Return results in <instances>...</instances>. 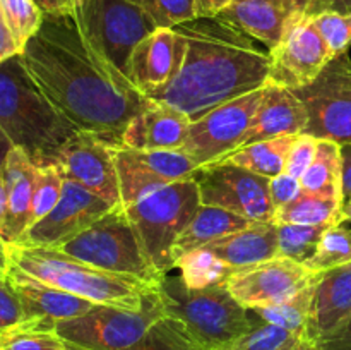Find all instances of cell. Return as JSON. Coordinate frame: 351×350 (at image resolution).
<instances>
[{
	"label": "cell",
	"mask_w": 351,
	"mask_h": 350,
	"mask_svg": "<svg viewBox=\"0 0 351 350\" xmlns=\"http://www.w3.org/2000/svg\"><path fill=\"white\" fill-rule=\"evenodd\" d=\"M21 64L51 105L79 130L120 146L122 132L149 98L93 43L74 16L45 14Z\"/></svg>",
	"instance_id": "1"
},
{
	"label": "cell",
	"mask_w": 351,
	"mask_h": 350,
	"mask_svg": "<svg viewBox=\"0 0 351 350\" xmlns=\"http://www.w3.org/2000/svg\"><path fill=\"white\" fill-rule=\"evenodd\" d=\"M173 30L184 40L180 71L151 100L175 106L194 122L216 106L266 86L269 54L235 24L218 16L197 17Z\"/></svg>",
	"instance_id": "2"
},
{
	"label": "cell",
	"mask_w": 351,
	"mask_h": 350,
	"mask_svg": "<svg viewBox=\"0 0 351 350\" xmlns=\"http://www.w3.org/2000/svg\"><path fill=\"white\" fill-rule=\"evenodd\" d=\"M0 127L36 167L53 165L60 148L79 132L29 78L19 55L0 64Z\"/></svg>",
	"instance_id": "3"
},
{
	"label": "cell",
	"mask_w": 351,
	"mask_h": 350,
	"mask_svg": "<svg viewBox=\"0 0 351 350\" xmlns=\"http://www.w3.org/2000/svg\"><path fill=\"white\" fill-rule=\"evenodd\" d=\"M156 290L165 316L180 326L195 350H232L252 326L249 309L226 285L191 288L180 275H165Z\"/></svg>",
	"instance_id": "4"
},
{
	"label": "cell",
	"mask_w": 351,
	"mask_h": 350,
	"mask_svg": "<svg viewBox=\"0 0 351 350\" xmlns=\"http://www.w3.org/2000/svg\"><path fill=\"white\" fill-rule=\"evenodd\" d=\"M10 263L31 277L95 304L139 309L153 285L110 273L51 247L7 244Z\"/></svg>",
	"instance_id": "5"
},
{
	"label": "cell",
	"mask_w": 351,
	"mask_h": 350,
	"mask_svg": "<svg viewBox=\"0 0 351 350\" xmlns=\"http://www.w3.org/2000/svg\"><path fill=\"white\" fill-rule=\"evenodd\" d=\"M199 206L197 182L187 178L156 189L123 208L151 264L161 277L173 270V247Z\"/></svg>",
	"instance_id": "6"
},
{
	"label": "cell",
	"mask_w": 351,
	"mask_h": 350,
	"mask_svg": "<svg viewBox=\"0 0 351 350\" xmlns=\"http://www.w3.org/2000/svg\"><path fill=\"white\" fill-rule=\"evenodd\" d=\"M60 253L123 277L158 287L161 277L151 264L136 229L123 208H113L91 226L57 247Z\"/></svg>",
	"instance_id": "7"
},
{
	"label": "cell",
	"mask_w": 351,
	"mask_h": 350,
	"mask_svg": "<svg viewBox=\"0 0 351 350\" xmlns=\"http://www.w3.org/2000/svg\"><path fill=\"white\" fill-rule=\"evenodd\" d=\"M163 318L160 295L153 288L139 309L95 304L86 314L57 323L55 333L84 350H123L143 340Z\"/></svg>",
	"instance_id": "8"
},
{
	"label": "cell",
	"mask_w": 351,
	"mask_h": 350,
	"mask_svg": "<svg viewBox=\"0 0 351 350\" xmlns=\"http://www.w3.org/2000/svg\"><path fill=\"white\" fill-rule=\"evenodd\" d=\"M75 19L125 75L134 48L156 30L143 5L132 0H89L77 5Z\"/></svg>",
	"instance_id": "9"
},
{
	"label": "cell",
	"mask_w": 351,
	"mask_h": 350,
	"mask_svg": "<svg viewBox=\"0 0 351 350\" xmlns=\"http://www.w3.org/2000/svg\"><path fill=\"white\" fill-rule=\"evenodd\" d=\"M307 108L304 134L351 144V60L348 54L332 58L308 86L295 91Z\"/></svg>",
	"instance_id": "10"
},
{
	"label": "cell",
	"mask_w": 351,
	"mask_h": 350,
	"mask_svg": "<svg viewBox=\"0 0 351 350\" xmlns=\"http://www.w3.org/2000/svg\"><path fill=\"white\" fill-rule=\"evenodd\" d=\"M261 96L263 88L223 103L191 122L182 151L201 168L219 163L233 151L240 150L245 144Z\"/></svg>",
	"instance_id": "11"
},
{
	"label": "cell",
	"mask_w": 351,
	"mask_h": 350,
	"mask_svg": "<svg viewBox=\"0 0 351 350\" xmlns=\"http://www.w3.org/2000/svg\"><path fill=\"white\" fill-rule=\"evenodd\" d=\"M201 205L226 209L249 222H273L274 208L269 194L271 178L233 163H213L197 168Z\"/></svg>",
	"instance_id": "12"
},
{
	"label": "cell",
	"mask_w": 351,
	"mask_h": 350,
	"mask_svg": "<svg viewBox=\"0 0 351 350\" xmlns=\"http://www.w3.org/2000/svg\"><path fill=\"white\" fill-rule=\"evenodd\" d=\"M267 54L269 72L266 84L291 91L311 84L335 58L305 10L291 21L280 43Z\"/></svg>",
	"instance_id": "13"
},
{
	"label": "cell",
	"mask_w": 351,
	"mask_h": 350,
	"mask_svg": "<svg viewBox=\"0 0 351 350\" xmlns=\"http://www.w3.org/2000/svg\"><path fill=\"white\" fill-rule=\"evenodd\" d=\"M122 206L134 205L156 189L194 178L197 165L182 150H129L115 146Z\"/></svg>",
	"instance_id": "14"
},
{
	"label": "cell",
	"mask_w": 351,
	"mask_h": 350,
	"mask_svg": "<svg viewBox=\"0 0 351 350\" xmlns=\"http://www.w3.org/2000/svg\"><path fill=\"white\" fill-rule=\"evenodd\" d=\"M53 165L64 178L77 182L110 202L113 208H123L115 163V146L103 137L79 130L60 148Z\"/></svg>",
	"instance_id": "15"
},
{
	"label": "cell",
	"mask_w": 351,
	"mask_h": 350,
	"mask_svg": "<svg viewBox=\"0 0 351 350\" xmlns=\"http://www.w3.org/2000/svg\"><path fill=\"white\" fill-rule=\"evenodd\" d=\"M305 264L287 257H274L266 263L237 270L226 281L230 294L245 309L280 304L319 278Z\"/></svg>",
	"instance_id": "16"
},
{
	"label": "cell",
	"mask_w": 351,
	"mask_h": 350,
	"mask_svg": "<svg viewBox=\"0 0 351 350\" xmlns=\"http://www.w3.org/2000/svg\"><path fill=\"white\" fill-rule=\"evenodd\" d=\"M112 209L113 206L95 192L88 191L77 182L64 178L62 196L55 208L45 218L34 223L23 240L16 244L57 247L84 232Z\"/></svg>",
	"instance_id": "17"
},
{
	"label": "cell",
	"mask_w": 351,
	"mask_h": 350,
	"mask_svg": "<svg viewBox=\"0 0 351 350\" xmlns=\"http://www.w3.org/2000/svg\"><path fill=\"white\" fill-rule=\"evenodd\" d=\"M182 58L184 40L177 31L156 27L134 48L127 65V78L141 95L153 98L177 78Z\"/></svg>",
	"instance_id": "18"
},
{
	"label": "cell",
	"mask_w": 351,
	"mask_h": 350,
	"mask_svg": "<svg viewBox=\"0 0 351 350\" xmlns=\"http://www.w3.org/2000/svg\"><path fill=\"white\" fill-rule=\"evenodd\" d=\"M191 119L168 103L151 100L130 119L120 146L129 150H182Z\"/></svg>",
	"instance_id": "19"
},
{
	"label": "cell",
	"mask_w": 351,
	"mask_h": 350,
	"mask_svg": "<svg viewBox=\"0 0 351 350\" xmlns=\"http://www.w3.org/2000/svg\"><path fill=\"white\" fill-rule=\"evenodd\" d=\"M9 278L21 299L26 321H41L55 328L57 323L77 318L95 307V302L45 283L12 263Z\"/></svg>",
	"instance_id": "20"
},
{
	"label": "cell",
	"mask_w": 351,
	"mask_h": 350,
	"mask_svg": "<svg viewBox=\"0 0 351 350\" xmlns=\"http://www.w3.org/2000/svg\"><path fill=\"white\" fill-rule=\"evenodd\" d=\"M36 172L38 167L23 150L19 148L10 150L2 172L5 211L0 225V237L7 244L21 242L29 230L31 201H33Z\"/></svg>",
	"instance_id": "21"
},
{
	"label": "cell",
	"mask_w": 351,
	"mask_h": 350,
	"mask_svg": "<svg viewBox=\"0 0 351 350\" xmlns=\"http://www.w3.org/2000/svg\"><path fill=\"white\" fill-rule=\"evenodd\" d=\"M307 0H243L233 2L218 17L235 24L273 50L291 21L304 12Z\"/></svg>",
	"instance_id": "22"
},
{
	"label": "cell",
	"mask_w": 351,
	"mask_h": 350,
	"mask_svg": "<svg viewBox=\"0 0 351 350\" xmlns=\"http://www.w3.org/2000/svg\"><path fill=\"white\" fill-rule=\"evenodd\" d=\"M307 122V108L295 91L266 84L243 146L257 141L304 134Z\"/></svg>",
	"instance_id": "23"
},
{
	"label": "cell",
	"mask_w": 351,
	"mask_h": 350,
	"mask_svg": "<svg viewBox=\"0 0 351 350\" xmlns=\"http://www.w3.org/2000/svg\"><path fill=\"white\" fill-rule=\"evenodd\" d=\"M351 314V263L319 275L312 299L307 336L315 343Z\"/></svg>",
	"instance_id": "24"
},
{
	"label": "cell",
	"mask_w": 351,
	"mask_h": 350,
	"mask_svg": "<svg viewBox=\"0 0 351 350\" xmlns=\"http://www.w3.org/2000/svg\"><path fill=\"white\" fill-rule=\"evenodd\" d=\"M206 249L233 270L266 263L278 257V225L274 222H252L245 229L208 244Z\"/></svg>",
	"instance_id": "25"
},
{
	"label": "cell",
	"mask_w": 351,
	"mask_h": 350,
	"mask_svg": "<svg viewBox=\"0 0 351 350\" xmlns=\"http://www.w3.org/2000/svg\"><path fill=\"white\" fill-rule=\"evenodd\" d=\"M249 223L252 222L232 211L216 208V206L201 205L195 211L194 218L177 239V244L173 247V268L175 261L184 254L206 247L208 244L215 242L228 233L237 232V230L245 229Z\"/></svg>",
	"instance_id": "26"
},
{
	"label": "cell",
	"mask_w": 351,
	"mask_h": 350,
	"mask_svg": "<svg viewBox=\"0 0 351 350\" xmlns=\"http://www.w3.org/2000/svg\"><path fill=\"white\" fill-rule=\"evenodd\" d=\"M300 184L302 191L308 194L345 201L341 146L329 139L319 141L317 154L300 178Z\"/></svg>",
	"instance_id": "27"
},
{
	"label": "cell",
	"mask_w": 351,
	"mask_h": 350,
	"mask_svg": "<svg viewBox=\"0 0 351 350\" xmlns=\"http://www.w3.org/2000/svg\"><path fill=\"white\" fill-rule=\"evenodd\" d=\"M293 139L295 136H281L274 137V139L257 141V143L247 144V146L233 151L221 161L223 163L239 165V167L247 168V170L263 175V177L274 178L285 174L287 154Z\"/></svg>",
	"instance_id": "28"
},
{
	"label": "cell",
	"mask_w": 351,
	"mask_h": 350,
	"mask_svg": "<svg viewBox=\"0 0 351 350\" xmlns=\"http://www.w3.org/2000/svg\"><path fill=\"white\" fill-rule=\"evenodd\" d=\"M343 201L322 196L308 194L302 191L297 199L281 206L274 211L273 222L276 225L293 223V225H336L343 223L341 216Z\"/></svg>",
	"instance_id": "29"
},
{
	"label": "cell",
	"mask_w": 351,
	"mask_h": 350,
	"mask_svg": "<svg viewBox=\"0 0 351 350\" xmlns=\"http://www.w3.org/2000/svg\"><path fill=\"white\" fill-rule=\"evenodd\" d=\"M317 280H315L314 283L307 285L305 288H302L300 292L291 295L287 301L280 302V304L266 305V307H256L250 309V311H252L257 318L263 319V321L281 326V328L297 333V335L307 336L312 299H314L315 283H317Z\"/></svg>",
	"instance_id": "30"
},
{
	"label": "cell",
	"mask_w": 351,
	"mask_h": 350,
	"mask_svg": "<svg viewBox=\"0 0 351 350\" xmlns=\"http://www.w3.org/2000/svg\"><path fill=\"white\" fill-rule=\"evenodd\" d=\"M175 268L180 270L182 280L191 288H204L211 285H225L235 273L232 266L223 263L218 256L206 247L191 250L175 261Z\"/></svg>",
	"instance_id": "31"
},
{
	"label": "cell",
	"mask_w": 351,
	"mask_h": 350,
	"mask_svg": "<svg viewBox=\"0 0 351 350\" xmlns=\"http://www.w3.org/2000/svg\"><path fill=\"white\" fill-rule=\"evenodd\" d=\"M0 350H69L55 328L41 321H24L0 331Z\"/></svg>",
	"instance_id": "32"
},
{
	"label": "cell",
	"mask_w": 351,
	"mask_h": 350,
	"mask_svg": "<svg viewBox=\"0 0 351 350\" xmlns=\"http://www.w3.org/2000/svg\"><path fill=\"white\" fill-rule=\"evenodd\" d=\"M326 225H278V257L297 261L305 264L317 250L322 233L329 229Z\"/></svg>",
	"instance_id": "33"
},
{
	"label": "cell",
	"mask_w": 351,
	"mask_h": 350,
	"mask_svg": "<svg viewBox=\"0 0 351 350\" xmlns=\"http://www.w3.org/2000/svg\"><path fill=\"white\" fill-rule=\"evenodd\" d=\"M346 263H351V230L343 223H336L322 233L317 250L305 266L322 273Z\"/></svg>",
	"instance_id": "34"
},
{
	"label": "cell",
	"mask_w": 351,
	"mask_h": 350,
	"mask_svg": "<svg viewBox=\"0 0 351 350\" xmlns=\"http://www.w3.org/2000/svg\"><path fill=\"white\" fill-rule=\"evenodd\" d=\"M0 9L21 54L27 41L40 31L45 12L34 0H0Z\"/></svg>",
	"instance_id": "35"
},
{
	"label": "cell",
	"mask_w": 351,
	"mask_h": 350,
	"mask_svg": "<svg viewBox=\"0 0 351 350\" xmlns=\"http://www.w3.org/2000/svg\"><path fill=\"white\" fill-rule=\"evenodd\" d=\"M252 326L249 331L233 345L232 350H290L297 345L304 336L293 331L281 328V326L271 325L257 318L249 309Z\"/></svg>",
	"instance_id": "36"
},
{
	"label": "cell",
	"mask_w": 351,
	"mask_h": 350,
	"mask_svg": "<svg viewBox=\"0 0 351 350\" xmlns=\"http://www.w3.org/2000/svg\"><path fill=\"white\" fill-rule=\"evenodd\" d=\"M62 189H64V175L55 165L38 167L36 178H34L33 201H31V226L40 222L41 218H45L55 208L62 196Z\"/></svg>",
	"instance_id": "37"
},
{
	"label": "cell",
	"mask_w": 351,
	"mask_h": 350,
	"mask_svg": "<svg viewBox=\"0 0 351 350\" xmlns=\"http://www.w3.org/2000/svg\"><path fill=\"white\" fill-rule=\"evenodd\" d=\"M69 350H84L81 347L71 345V343L65 342ZM123 350H195L194 345L191 343V340L185 336V333L182 331L180 326L173 321V319L167 318L156 323L153 328L147 331V335L143 340L136 343V345L129 347V349Z\"/></svg>",
	"instance_id": "38"
},
{
	"label": "cell",
	"mask_w": 351,
	"mask_h": 350,
	"mask_svg": "<svg viewBox=\"0 0 351 350\" xmlns=\"http://www.w3.org/2000/svg\"><path fill=\"white\" fill-rule=\"evenodd\" d=\"M332 57L348 54L351 47V14L321 12L311 16Z\"/></svg>",
	"instance_id": "39"
},
{
	"label": "cell",
	"mask_w": 351,
	"mask_h": 350,
	"mask_svg": "<svg viewBox=\"0 0 351 350\" xmlns=\"http://www.w3.org/2000/svg\"><path fill=\"white\" fill-rule=\"evenodd\" d=\"M141 5L156 27L173 30L178 24L197 19L195 0H141Z\"/></svg>",
	"instance_id": "40"
},
{
	"label": "cell",
	"mask_w": 351,
	"mask_h": 350,
	"mask_svg": "<svg viewBox=\"0 0 351 350\" xmlns=\"http://www.w3.org/2000/svg\"><path fill=\"white\" fill-rule=\"evenodd\" d=\"M317 137L308 136V134H298L291 143L290 151L287 154V163H285V174L291 175L295 178H302L311 163L314 161L319 148Z\"/></svg>",
	"instance_id": "41"
},
{
	"label": "cell",
	"mask_w": 351,
	"mask_h": 350,
	"mask_svg": "<svg viewBox=\"0 0 351 350\" xmlns=\"http://www.w3.org/2000/svg\"><path fill=\"white\" fill-rule=\"evenodd\" d=\"M26 321L24 307L10 278L0 280V331Z\"/></svg>",
	"instance_id": "42"
},
{
	"label": "cell",
	"mask_w": 351,
	"mask_h": 350,
	"mask_svg": "<svg viewBox=\"0 0 351 350\" xmlns=\"http://www.w3.org/2000/svg\"><path fill=\"white\" fill-rule=\"evenodd\" d=\"M269 194L271 201H273L274 208H281V206L288 205L293 199H297L302 194V184L300 178H295L291 175L281 174L278 177L271 178L269 182Z\"/></svg>",
	"instance_id": "43"
},
{
	"label": "cell",
	"mask_w": 351,
	"mask_h": 350,
	"mask_svg": "<svg viewBox=\"0 0 351 350\" xmlns=\"http://www.w3.org/2000/svg\"><path fill=\"white\" fill-rule=\"evenodd\" d=\"M319 350H351V314L336 329L317 342Z\"/></svg>",
	"instance_id": "44"
},
{
	"label": "cell",
	"mask_w": 351,
	"mask_h": 350,
	"mask_svg": "<svg viewBox=\"0 0 351 350\" xmlns=\"http://www.w3.org/2000/svg\"><path fill=\"white\" fill-rule=\"evenodd\" d=\"M341 12L351 14V0H307L305 12L308 16H315L321 12Z\"/></svg>",
	"instance_id": "45"
},
{
	"label": "cell",
	"mask_w": 351,
	"mask_h": 350,
	"mask_svg": "<svg viewBox=\"0 0 351 350\" xmlns=\"http://www.w3.org/2000/svg\"><path fill=\"white\" fill-rule=\"evenodd\" d=\"M40 5L47 16L55 17H67L74 16L77 10V3L75 0H34Z\"/></svg>",
	"instance_id": "46"
},
{
	"label": "cell",
	"mask_w": 351,
	"mask_h": 350,
	"mask_svg": "<svg viewBox=\"0 0 351 350\" xmlns=\"http://www.w3.org/2000/svg\"><path fill=\"white\" fill-rule=\"evenodd\" d=\"M16 55H19V48H17L16 40H14L12 33H10L9 26L3 19L2 9H0V64L16 57Z\"/></svg>",
	"instance_id": "47"
},
{
	"label": "cell",
	"mask_w": 351,
	"mask_h": 350,
	"mask_svg": "<svg viewBox=\"0 0 351 350\" xmlns=\"http://www.w3.org/2000/svg\"><path fill=\"white\" fill-rule=\"evenodd\" d=\"M233 0H195L197 17H216L223 12Z\"/></svg>",
	"instance_id": "48"
},
{
	"label": "cell",
	"mask_w": 351,
	"mask_h": 350,
	"mask_svg": "<svg viewBox=\"0 0 351 350\" xmlns=\"http://www.w3.org/2000/svg\"><path fill=\"white\" fill-rule=\"evenodd\" d=\"M343 156V194L351 196V144L341 146Z\"/></svg>",
	"instance_id": "49"
},
{
	"label": "cell",
	"mask_w": 351,
	"mask_h": 350,
	"mask_svg": "<svg viewBox=\"0 0 351 350\" xmlns=\"http://www.w3.org/2000/svg\"><path fill=\"white\" fill-rule=\"evenodd\" d=\"M12 148H14V144L10 143V139L7 137V134L3 132L2 127H0V178H2L3 165H5V160H7V156H9V153Z\"/></svg>",
	"instance_id": "50"
},
{
	"label": "cell",
	"mask_w": 351,
	"mask_h": 350,
	"mask_svg": "<svg viewBox=\"0 0 351 350\" xmlns=\"http://www.w3.org/2000/svg\"><path fill=\"white\" fill-rule=\"evenodd\" d=\"M10 270V257L7 253V242L0 237V280L9 277Z\"/></svg>",
	"instance_id": "51"
},
{
	"label": "cell",
	"mask_w": 351,
	"mask_h": 350,
	"mask_svg": "<svg viewBox=\"0 0 351 350\" xmlns=\"http://www.w3.org/2000/svg\"><path fill=\"white\" fill-rule=\"evenodd\" d=\"M290 350H319V347L314 340H311L308 336H304V338H302L297 345L291 347Z\"/></svg>",
	"instance_id": "52"
},
{
	"label": "cell",
	"mask_w": 351,
	"mask_h": 350,
	"mask_svg": "<svg viewBox=\"0 0 351 350\" xmlns=\"http://www.w3.org/2000/svg\"><path fill=\"white\" fill-rule=\"evenodd\" d=\"M343 222H351V196H346L341 206Z\"/></svg>",
	"instance_id": "53"
},
{
	"label": "cell",
	"mask_w": 351,
	"mask_h": 350,
	"mask_svg": "<svg viewBox=\"0 0 351 350\" xmlns=\"http://www.w3.org/2000/svg\"><path fill=\"white\" fill-rule=\"evenodd\" d=\"M3 211H5V192H3V184L2 178H0V225H2Z\"/></svg>",
	"instance_id": "54"
},
{
	"label": "cell",
	"mask_w": 351,
	"mask_h": 350,
	"mask_svg": "<svg viewBox=\"0 0 351 350\" xmlns=\"http://www.w3.org/2000/svg\"><path fill=\"white\" fill-rule=\"evenodd\" d=\"M86 2H89V0H75V3H77V5H82V3H86Z\"/></svg>",
	"instance_id": "55"
},
{
	"label": "cell",
	"mask_w": 351,
	"mask_h": 350,
	"mask_svg": "<svg viewBox=\"0 0 351 350\" xmlns=\"http://www.w3.org/2000/svg\"><path fill=\"white\" fill-rule=\"evenodd\" d=\"M132 2H137V3H141V0H132Z\"/></svg>",
	"instance_id": "56"
},
{
	"label": "cell",
	"mask_w": 351,
	"mask_h": 350,
	"mask_svg": "<svg viewBox=\"0 0 351 350\" xmlns=\"http://www.w3.org/2000/svg\"><path fill=\"white\" fill-rule=\"evenodd\" d=\"M233 2H243V0H233Z\"/></svg>",
	"instance_id": "57"
}]
</instances>
